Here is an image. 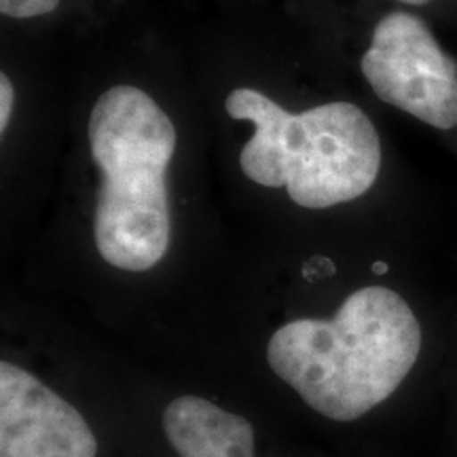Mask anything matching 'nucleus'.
<instances>
[{
  "label": "nucleus",
  "mask_w": 457,
  "mask_h": 457,
  "mask_svg": "<svg viewBox=\"0 0 457 457\" xmlns=\"http://www.w3.org/2000/svg\"><path fill=\"white\" fill-rule=\"evenodd\" d=\"M13 85H11L7 74H3V77H0V131L7 129V125L11 121V112H13Z\"/></svg>",
  "instance_id": "6e6552de"
},
{
  "label": "nucleus",
  "mask_w": 457,
  "mask_h": 457,
  "mask_svg": "<svg viewBox=\"0 0 457 457\" xmlns=\"http://www.w3.org/2000/svg\"><path fill=\"white\" fill-rule=\"evenodd\" d=\"M421 352L409 303L384 286L347 296L335 318H301L267 343V362L307 407L353 421L398 390Z\"/></svg>",
  "instance_id": "f257e3e1"
},
{
  "label": "nucleus",
  "mask_w": 457,
  "mask_h": 457,
  "mask_svg": "<svg viewBox=\"0 0 457 457\" xmlns=\"http://www.w3.org/2000/svg\"><path fill=\"white\" fill-rule=\"evenodd\" d=\"M400 3H407V4H426V3H430V0H400Z\"/></svg>",
  "instance_id": "1a4fd4ad"
},
{
  "label": "nucleus",
  "mask_w": 457,
  "mask_h": 457,
  "mask_svg": "<svg viewBox=\"0 0 457 457\" xmlns=\"http://www.w3.org/2000/svg\"><path fill=\"white\" fill-rule=\"evenodd\" d=\"M85 417L17 364L0 362V457H96Z\"/></svg>",
  "instance_id": "39448f33"
},
{
  "label": "nucleus",
  "mask_w": 457,
  "mask_h": 457,
  "mask_svg": "<svg viewBox=\"0 0 457 457\" xmlns=\"http://www.w3.org/2000/svg\"><path fill=\"white\" fill-rule=\"evenodd\" d=\"M87 138L102 171L96 248L117 270H151L171 237L165 174L176 151L174 123L142 89L114 85L91 108Z\"/></svg>",
  "instance_id": "f03ea898"
},
{
  "label": "nucleus",
  "mask_w": 457,
  "mask_h": 457,
  "mask_svg": "<svg viewBox=\"0 0 457 457\" xmlns=\"http://www.w3.org/2000/svg\"><path fill=\"white\" fill-rule=\"evenodd\" d=\"M162 426L179 457H256L253 424L205 398L171 400Z\"/></svg>",
  "instance_id": "423d86ee"
},
{
  "label": "nucleus",
  "mask_w": 457,
  "mask_h": 457,
  "mask_svg": "<svg viewBox=\"0 0 457 457\" xmlns=\"http://www.w3.org/2000/svg\"><path fill=\"white\" fill-rule=\"evenodd\" d=\"M57 7H60V0H0L3 15L15 17V20L47 15Z\"/></svg>",
  "instance_id": "0eeeda50"
},
{
  "label": "nucleus",
  "mask_w": 457,
  "mask_h": 457,
  "mask_svg": "<svg viewBox=\"0 0 457 457\" xmlns=\"http://www.w3.org/2000/svg\"><path fill=\"white\" fill-rule=\"evenodd\" d=\"M360 68L386 104L436 129L457 125V64L420 17L404 11L386 15Z\"/></svg>",
  "instance_id": "20e7f679"
},
{
  "label": "nucleus",
  "mask_w": 457,
  "mask_h": 457,
  "mask_svg": "<svg viewBox=\"0 0 457 457\" xmlns=\"http://www.w3.org/2000/svg\"><path fill=\"white\" fill-rule=\"evenodd\" d=\"M225 108L228 117L254 123L239 155L244 174L267 188L284 187L301 208L352 202L379 176V134L356 104L328 102L293 114L270 96L239 87L227 96Z\"/></svg>",
  "instance_id": "7ed1b4c3"
}]
</instances>
